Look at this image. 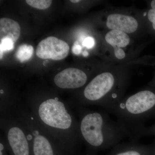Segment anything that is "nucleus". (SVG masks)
Returning a JSON list of instances; mask_svg holds the SVG:
<instances>
[{"mask_svg":"<svg viewBox=\"0 0 155 155\" xmlns=\"http://www.w3.org/2000/svg\"><path fill=\"white\" fill-rule=\"evenodd\" d=\"M87 74L76 68H69L58 73L54 78V83L59 88L75 89L86 85L88 81Z\"/></svg>","mask_w":155,"mask_h":155,"instance_id":"1a4fd4ad","label":"nucleus"},{"mask_svg":"<svg viewBox=\"0 0 155 155\" xmlns=\"http://www.w3.org/2000/svg\"><path fill=\"white\" fill-rule=\"evenodd\" d=\"M1 127L5 140L14 155H30L31 149L27 131L17 116L13 114L2 115Z\"/></svg>","mask_w":155,"mask_h":155,"instance_id":"39448f33","label":"nucleus"},{"mask_svg":"<svg viewBox=\"0 0 155 155\" xmlns=\"http://www.w3.org/2000/svg\"><path fill=\"white\" fill-rule=\"evenodd\" d=\"M151 9L147 14L148 19L152 24L153 28L155 30V0L152 1L150 3Z\"/></svg>","mask_w":155,"mask_h":155,"instance_id":"dca6fc26","label":"nucleus"},{"mask_svg":"<svg viewBox=\"0 0 155 155\" xmlns=\"http://www.w3.org/2000/svg\"><path fill=\"white\" fill-rule=\"evenodd\" d=\"M69 49L66 42L55 37L50 36L42 40L38 45L36 55L42 59L59 61L67 57Z\"/></svg>","mask_w":155,"mask_h":155,"instance_id":"0eeeda50","label":"nucleus"},{"mask_svg":"<svg viewBox=\"0 0 155 155\" xmlns=\"http://www.w3.org/2000/svg\"><path fill=\"white\" fill-rule=\"evenodd\" d=\"M130 78L127 69H105L85 85L74 106H101L107 110L124 97Z\"/></svg>","mask_w":155,"mask_h":155,"instance_id":"7ed1b4c3","label":"nucleus"},{"mask_svg":"<svg viewBox=\"0 0 155 155\" xmlns=\"http://www.w3.org/2000/svg\"><path fill=\"white\" fill-rule=\"evenodd\" d=\"M107 155H155V140L150 144H141L136 140L120 143Z\"/></svg>","mask_w":155,"mask_h":155,"instance_id":"9d476101","label":"nucleus"},{"mask_svg":"<svg viewBox=\"0 0 155 155\" xmlns=\"http://www.w3.org/2000/svg\"><path fill=\"white\" fill-rule=\"evenodd\" d=\"M25 2L29 5L39 10L48 8L52 2L50 0H26Z\"/></svg>","mask_w":155,"mask_h":155,"instance_id":"4468645a","label":"nucleus"},{"mask_svg":"<svg viewBox=\"0 0 155 155\" xmlns=\"http://www.w3.org/2000/svg\"><path fill=\"white\" fill-rule=\"evenodd\" d=\"M21 29L19 24L12 19L3 18L0 19V40L11 39L14 43L20 36Z\"/></svg>","mask_w":155,"mask_h":155,"instance_id":"9b49d317","label":"nucleus"},{"mask_svg":"<svg viewBox=\"0 0 155 155\" xmlns=\"http://www.w3.org/2000/svg\"><path fill=\"white\" fill-rule=\"evenodd\" d=\"M28 108L40 125L63 146L75 148L82 141L78 120L69 105L58 97L32 103Z\"/></svg>","mask_w":155,"mask_h":155,"instance_id":"f03ea898","label":"nucleus"},{"mask_svg":"<svg viewBox=\"0 0 155 155\" xmlns=\"http://www.w3.org/2000/svg\"><path fill=\"white\" fill-rule=\"evenodd\" d=\"M70 2H71L73 3H77L79 2H80V1H77V0H71V1H70Z\"/></svg>","mask_w":155,"mask_h":155,"instance_id":"aec40b11","label":"nucleus"},{"mask_svg":"<svg viewBox=\"0 0 155 155\" xmlns=\"http://www.w3.org/2000/svg\"><path fill=\"white\" fill-rule=\"evenodd\" d=\"M117 121L132 131L144 126L150 119H155V91L145 89L129 96L124 97L107 110Z\"/></svg>","mask_w":155,"mask_h":155,"instance_id":"20e7f679","label":"nucleus"},{"mask_svg":"<svg viewBox=\"0 0 155 155\" xmlns=\"http://www.w3.org/2000/svg\"><path fill=\"white\" fill-rule=\"evenodd\" d=\"M82 55L84 57H87L88 56L89 53L87 51H84L83 53H82Z\"/></svg>","mask_w":155,"mask_h":155,"instance_id":"6ab92c4d","label":"nucleus"},{"mask_svg":"<svg viewBox=\"0 0 155 155\" xmlns=\"http://www.w3.org/2000/svg\"><path fill=\"white\" fill-rule=\"evenodd\" d=\"M95 45V40L91 36L87 37L82 42V46L88 49H91Z\"/></svg>","mask_w":155,"mask_h":155,"instance_id":"f3484780","label":"nucleus"},{"mask_svg":"<svg viewBox=\"0 0 155 155\" xmlns=\"http://www.w3.org/2000/svg\"><path fill=\"white\" fill-rule=\"evenodd\" d=\"M76 107L81 137L90 155L112 148L127 137L132 139L130 129L117 120H113L105 110Z\"/></svg>","mask_w":155,"mask_h":155,"instance_id":"f257e3e1","label":"nucleus"},{"mask_svg":"<svg viewBox=\"0 0 155 155\" xmlns=\"http://www.w3.org/2000/svg\"><path fill=\"white\" fill-rule=\"evenodd\" d=\"M106 46L111 50L113 57L117 61L126 59L127 51L132 43L130 35L120 31L109 30L105 35Z\"/></svg>","mask_w":155,"mask_h":155,"instance_id":"6e6552de","label":"nucleus"},{"mask_svg":"<svg viewBox=\"0 0 155 155\" xmlns=\"http://www.w3.org/2000/svg\"><path fill=\"white\" fill-rule=\"evenodd\" d=\"M14 41L10 38H6L1 40L0 43V51H1V59L2 58L4 51H11L14 48Z\"/></svg>","mask_w":155,"mask_h":155,"instance_id":"2eb2a0df","label":"nucleus"},{"mask_svg":"<svg viewBox=\"0 0 155 155\" xmlns=\"http://www.w3.org/2000/svg\"><path fill=\"white\" fill-rule=\"evenodd\" d=\"M72 52L74 54L78 55L80 54L81 53V50H82V47L79 44V43L78 41H75L74 42L73 46L72 47Z\"/></svg>","mask_w":155,"mask_h":155,"instance_id":"a211bd4d","label":"nucleus"},{"mask_svg":"<svg viewBox=\"0 0 155 155\" xmlns=\"http://www.w3.org/2000/svg\"><path fill=\"white\" fill-rule=\"evenodd\" d=\"M105 25L109 30L120 31L129 35L136 33L141 27L140 21L137 17L123 12H111L107 14Z\"/></svg>","mask_w":155,"mask_h":155,"instance_id":"423d86ee","label":"nucleus"},{"mask_svg":"<svg viewBox=\"0 0 155 155\" xmlns=\"http://www.w3.org/2000/svg\"><path fill=\"white\" fill-rule=\"evenodd\" d=\"M132 140H136L142 137L147 136H154L155 137V124L150 126L146 127L145 126L137 128L132 131Z\"/></svg>","mask_w":155,"mask_h":155,"instance_id":"ddd939ff","label":"nucleus"},{"mask_svg":"<svg viewBox=\"0 0 155 155\" xmlns=\"http://www.w3.org/2000/svg\"><path fill=\"white\" fill-rule=\"evenodd\" d=\"M34 49L31 45L23 44L19 46L16 53V57L21 63L28 61L33 54Z\"/></svg>","mask_w":155,"mask_h":155,"instance_id":"f8f14e48","label":"nucleus"}]
</instances>
